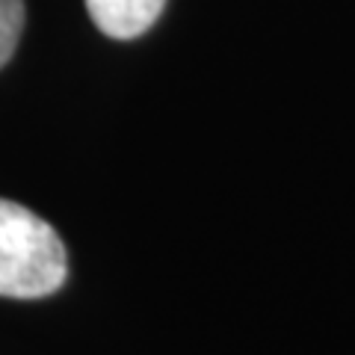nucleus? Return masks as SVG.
I'll list each match as a JSON object with an SVG mask.
<instances>
[{
    "instance_id": "f257e3e1",
    "label": "nucleus",
    "mask_w": 355,
    "mask_h": 355,
    "mask_svg": "<svg viewBox=\"0 0 355 355\" xmlns=\"http://www.w3.org/2000/svg\"><path fill=\"white\" fill-rule=\"evenodd\" d=\"M69 275L60 234L24 205L0 198V296L42 299Z\"/></svg>"
},
{
    "instance_id": "f03ea898",
    "label": "nucleus",
    "mask_w": 355,
    "mask_h": 355,
    "mask_svg": "<svg viewBox=\"0 0 355 355\" xmlns=\"http://www.w3.org/2000/svg\"><path fill=\"white\" fill-rule=\"evenodd\" d=\"M166 0H86L89 18L110 39H137L160 18Z\"/></svg>"
},
{
    "instance_id": "7ed1b4c3",
    "label": "nucleus",
    "mask_w": 355,
    "mask_h": 355,
    "mask_svg": "<svg viewBox=\"0 0 355 355\" xmlns=\"http://www.w3.org/2000/svg\"><path fill=\"white\" fill-rule=\"evenodd\" d=\"M24 30V0H0V69L12 60Z\"/></svg>"
}]
</instances>
